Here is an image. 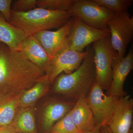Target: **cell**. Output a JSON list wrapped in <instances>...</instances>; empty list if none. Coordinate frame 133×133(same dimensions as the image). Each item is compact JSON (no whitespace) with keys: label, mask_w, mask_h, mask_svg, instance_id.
Instances as JSON below:
<instances>
[{"label":"cell","mask_w":133,"mask_h":133,"mask_svg":"<svg viewBox=\"0 0 133 133\" xmlns=\"http://www.w3.org/2000/svg\"><path fill=\"white\" fill-rule=\"evenodd\" d=\"M80 132L72 121L70 111L57 121L48 132V133Z\"/></svg>","instance_id":"cell-22"},{"label":"cell","mask_w":133,"mask_h":133,"mask_svg":"<svg viewBox=\"0 0 133 133\" xmlns=\"http://www.w3.org/2000/svg\"><path fill=\"white\" fill-rule=\"evenodd\" d=\"M74 21L73 17L56 31L45 30L33 35L41 43L50 59L57 52L68 48Z\"/></svg>","instance_id":"cell-10"},{"label":"cell","mask_w":133,"mask_h":133,"mask_svg":"<svg viewBox=\"0 0 133 133\" xmlns=\"http://www.w3.org/2000/svg\"><path fill=\"white\" fill-rule=\"evenodd\" d=\"M133 100L130 95L119 98L107 126L112 133H132Z\"/></svg>","instance_id":"cell-11"},{"label":"cell","mask_w":133,"mask_h":133,"mask_svg":"<svg viewBox=\"0 0 133 133\" xmlns=\"http://www.w3.org/2000/svg\"><path fill=\"white\" fill-rule=\"evenodd\" d=\"M20 51L29 60L45 71L50 59L41 43L34 36H28Z\"/></svg>","instance_id":"cell-15"},{"label":"cell","mask_w":133,"mask_h":133,"mask_svg":"<svg viewBox=\"0 0 133 133\" xmlns=\"http://www.w3.org/2000/svg\"><path fill=\"white\" fill-rule=\"evenodd\" d=\"M76 0H37V7L54 11H69Z\"/></svg>","instance_id":"cell-21"},{"label":"cell","mask_w":133,"mask_h":133,"mask_svg":"<svg viewBox=\"0 0 133 133\" xmlns=\"http://www.w3.org/2000/svg\"><path fill=\"white\" fill-rule=\"evenodd\" d=\"M37 0H16L13 1L12 11L26 12L37 7Z\"/></svg>","instance_id":"cell-23"},{"label":"cell","mask_w":133,"mask_h":133,"mask_svg":"<svg viewBox=\"0 0 133 133\" xmlns=\"http://www.w3.org/2000/svg\"><path fill=\"white\" fill-rule=\"evenodd\" d=\"M101 133H112L111 131L107 125L104 126L100 128Z\"/></svg>","instance_id":"cell-26"},{"label":"cell","mask_w":133,"mask_h":133,"mask_svg":"<svg viewBox=\"0 0 133 133\" xmlns=\"http://www.w3.org/2000/svg\"><path fill=\"white\" fill-rule=\"evenodd\" d=\"M12 125L18 133H37L34 112L31 107L19 108Z\"/></svg>","instance_id":"cell-18"},{"label":"cell","mask_w":133,"mask_h":133,"mask_svg":"<svg viewBox=\"0 0 133 133\" xmlns=\"http://www.w3.org/2000/svg\"><path fill=\"white\" fill-rule=\"evenodd\" d=\"M51 84L48 76H45L31 88L22 94L20 97L19 108L31 107L49 89Z\"/></svg>","instance_id":"cell-17"},{"label":"cell","mask_w":133,"mask_h":133,"mask_svg":"<svg viewBox=\"0 0 133 133\" xmlns=\"http://www.w3.org/2000/svg\"><path fill=\"white\" fill-rule=\"evenodd\" d=\"M86 96H83L77 100L70 111L72 121L80 132L90 131L96 127Z\"/></svg>","instance_id":"cell-14"},{"label":"cell","mask_w":133,"mask_h":133,"mask_svg":"<svg viewBox=\"0 0 133 133\" xmlns=\"http://www.w3.org/2000/svg\"><path fill=\"white\" fill-rule=\"evenodd\" d=\"M99 5L111 10L115 14L128 12L132 5L133 0H94Z\"/></svg>","instance_id":"cell-20"},{"label":"cell","mask_w":133,"mask_h":133,"mask_svg":"<svg viewBox=\"0 0 133 133\" xmlns=\"http://www.w3.org/2000/svg\"><path fill=\"white\" fill-rule=\"evenodd\" d=\"M112 68V83L107 94L119 98L126 96L127 94L124 90V83L133 69L132 46L127 56L123 58H119L116 55L113 62Z\"/></svg>","instance_id":"cell-12"},{"label":"cell","mask_w":133,"mask_h":133,"mask_svg":"<svg viewBox=\"0 0 133 133\" xmlns=\"http://www.w3.org/2000/svg\"><path fill=\"white\" fill-rule=\"evenodd\" d=\"M95 81L103 90H109L112 78L113 62L117 53L113 48L110 34L93 43Z\"/></svg>","instance_id":"cell-4"},{"label":"cell","mask_w":133,"mask_h":133,"mask_svg":"<svg viewBox=\"0 0 133 133\" xmlns=\"http://www.w3.org/2000/svg\"><path fill=\"white\" fill-rule=\"evenodd\" d=\"M74 21L69 38L68 48L83 52L92 43L109 35V30L98 29L88 26L81 19L74 17Z\"/></svg>","instance_id":"cell-9"},{"label":"cell","mask_w":133,"mask_h":133,"mask_svg":"<svg viewBox=\"0 0 133 133\" xmlns=\"http://www.w3.org/2000/svg\"><path fill=\"white\" fill-rule=\"evenodd\" d=\"M27 37L22 30L8 22L0 14V43L10 49L20 50Z\"/></svg>","instance_id":"cell-16"},{"label":"cell","mask_w":133,"mask_h":133,"mask_svg":"<svg viewBox=\"0 0 133 133\" xmlns=\"http://www.w3.org/2000/svg\"><path fill=\"white\" fill-rule=\"evenodd\" d=\"M79 133H101L100 129L97 127L90 131L81 132Z\"/></svg>","instance_id":"cell-27"},{"label":"cell","mask_w":133,"mask_h":133,"mask_svg":"<svg viewBox=\"0 0 133 133\" xmlns=\"http://www.w3.org/2000/svg\"><path fill=\"white\" fill-rule=\"evenodd\" d=\"M113 48L119 58H123L133 35V17L128 12L115 14L108 23Z\"/></svg>","instance_id":"cell-7"},{"label":"cell","mask_w":133,"mask_h":133,"mask_svg":"<svg viewBox=\"0 0 133 133\" xmlns=\"http://www.w3.org/2000/svg\"><path fill=\"white\" fill-rule=\"evenodd\" d=\"M21 95L8 98H0V127L12 124L19 108Z\"/></svg>","instance_id":"cell-19"},{"label":"cell","mask_w":133,"mask_h":133,"mask_svg":"<svg viewBox=\"0 0 133 133\" xmlns=\"http://www.w3.org/2000/svg\"><path fill=\"white\" fill-rule=\"evenodd\" d=\"M0 44H1V43H0Z\"/></svg>","instance_id":"cell-28"},{"label":"cell","mask_w":133,"mask_h":133,"mask_svg":"<svg viewBox=\"0 0 133 133\" xmlns=\"http://www.w3.org/2000/svg\"><path fill=\"white\" fill-rule=\"evenodd\" d=\"M120 98L105 94L95 80L86 96L92 112L95 127L100 128L107 125Z\"/></svg>","instance_id":"cell-6"},{"label":"cell","mask_w":133,"mask_h":133,"mask_svg":"<svg viewBox=\"0 0 133 133\" xmlns=\"http://www.w3.org/2000/svg\"><path fill=\"white\" fill-rule=\"evenodd\" d=\"M75 102L54 99L48 102L43 110L42 123L43 129L49 132L52 126L72 108Z\"/></svg>","instance_id":"cell-13"},{"label":"cell","mask_w":133,"mask_h":133,"mask_svg":"<svg viewBox=\"0 0 133 133\" xmlns=\"http://www.w3.org/2000/svg\"><path fill=\"white\" fill-rule=\"evenodd\" d=\"M72 16L68 11H54L36 7L26 12L12 11L9 23L22 30L27 36L59 29Z\"/></svg>","instance_id":"cell-3"},{"label":"cell","mask_w":133,"mask_h":133,"mask_svg":"<svg viewBox=\"0 0 133 133\" xmlns=\"http://www.w3.org/2000/svg\"><path fill=\"white\" fill-rule=\"evenodd\" d=\"M86 50L87 55L78 69L70 74L62 73L53 83V91L66 96L72 102L87 96L95 80L94 51L91 46Z\"/></svg>","instance_id":"cell-2"},{"label":"cell","mask_w":133,"mask_h":133,"mask_svg":"<svg viewBox=\"0 0 133 133\" xmlns=\"http://www.w3.org/2000/svg\"><path fill=\"white\" fill-rule=\"evenodd\" d=\"M87 51H76L67 48L57 52L50 60L45 73L53 84L62 73L68 74L78 69L87 55Z\"/></svg>","instance_id":"cell-8"},{"label":"cell","mask_w":133,"mask_h":133,"mask_svg":"<svg viewBox=\"0 0 133 133\" xmlns=\"http://www.w3.org/2000/svg\"><path fill=\"white\" fill-rule=\"evenodd\" d=\"M0 133H18L11 125L0 127Z\"/></svg>","instance_id":"cell-25"},{"label":"cell","mask_w":133,"mask_h":133,"mask_svg":"<svg viewBox=\"0 0 133 133\" xmlns=\"http://www.w3.org/2000/svg\"><path fill=\"white\" fill-rule=\"evenodd\" d=\"M46 74L20 50L0 44V98L21 95Z\"/></svg>","instance_id":"cell-1"},{"label":"cell","mask_w":133,"mask_h":133,"mask_svg":"<svg viewBox=\"0 0 133 133\" xmlns=\"http://www.w3.org/2000/svg\"><path fill=\"white\" fill-rule=\"evenodd\" d=\"M68 11L72 16L78 17L88 26L109 31L108 23L115 15L94 0H76Z\"/></svg>","instance_id":"cell-5"},{"label":"cell","mask_w":133,"mask_h":133,"mask_svg":"<svg viewBox=\"0 0 133 133\" xmlns=\"http://www.w3.org/2000/svg\"><path fill=\"white\" fill-rule=\"evenodd\" d=\"M12 0H0V14L9 23L11 18Z\"/></svg>","instance_id":"cell-24"}]
</instances>
